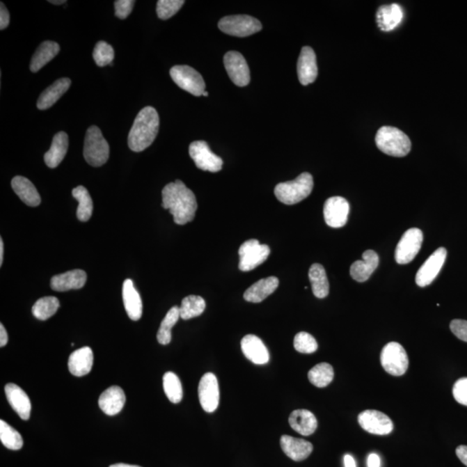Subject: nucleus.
<instances>
[{
  "instance_id": "nucleus-15",
  "label": "nucleus",
  "mask_w": 467,
  "mask_h": 467,
  "mask_svg": "<svg viewBox=\"0 0 467 467\" xmlns=\"http://www.w3.org/2000/svg\"><path fill=\"white\" fill-rule=\"evenodd\" d=\"M224 67L228 74L238 87H245L251 81V71L244 56L237 52H230L224 56Z\"/></svg>"
},
{
  "instance_id": "nucleus-7",
  "label": "nucleus",
  "mask_w": 467,
  "mask_h": 467,
  "mask_svg": "<svg viewBox=\"0 0 467 467\" xmlns=\"http://www.w3.org/2000/svg\"><path fill=\"white\" fill-rule=\"evenodd\" d=\"M219 27L224 33L238 38L248 37L262 29L258 19L248 15L224 17L219 21Z\"/></svg>"
},
{
  "instance_id": "nucleus-17",
  "label": "nucleus",
  "mask_w": 467,
  "mask_h": 467,
  "mask_svg": "<svg viewBox=\"0 0 467 467\" xmlns=\"http://www.w3.org/2000/svg\"><path fill=\"white\" fill-rule=\"evenodd\" d=\"M299 83L304 86L315 81L318 77V66L315 51L311 47L306 46L301 49L297 65Z\"/></svg>"
},
{
  "instance_id": "nucleus-55",
  "label": "nucleus",
  "mask_w": 467,
  "mask_h": 467,
  "mask_svg": "<svg viewBox=\"0 0 467 467\" xmlns=\"http://www.w3.org/2000/svg\"><path fill=\"white\" fill-rule=\"evenodd\" d=\"M203 95L206 96L207 97V96H209V93L205 91Z\"/></svg>"
},
{
  "instance_id": "nucleus-2",
  "label": "nucleus",
  "mask_w": 467,
  "mask_h": 467,
  "mask_svg": "<svg viewBox=\"0 0 467 467\" xmlns=\"http://www.w3.org/2000/svg\"><path fill=\"white\" fill-rule=\"evenodd\" d=\"M159 117L152 106H145L135 118L128 135V145L132 151L140 152L149 148L159 133Z\"/></svg>"
},
{
  "instance_id": "nucleus-52",
  "label": "nucleus",
  "mask_w": 467,
  "mask_h": 467,
  "mask_svg": "<svg viewBox=\"0 0 467 467\" xmlns=\"http://www.w3.org/2000/svg\"><path fill=\"white\" fill-rule=\"evenodd\" d=\"M3 261V239L0 238V266H2Z\"/></svg>"
},
{
  "instance_id": "nucleus-51",
  "label": "nucleus",
  "mask_w": 467,
  "mask_h": 467,
  "mask_svg": "<svg viewBox=\"0 0 467 467\" xmlns=\"http://www.w3.org/2000/svg\"><path fill=\"white\" fill-rule=\"evenodd\" d=\"M345 467H356L354 458L350 454H345L344 457Z\"/></svg>"
},
{
  "instance_id": "nucleus-22",
  "label": "nucleus",
  "mask_w": 467,
  "mask_h": 467,
  "mask_svg": "<svg viewBox=\"0 0 467 467\" xmlns=\"http://www.w3.org/2000/svg\"><path fill=\"white\" fill-rule=\"evenodd\" d=\"M280 447L285 454L294 461H304L313 450L311 442L290 436H281Z\"/></svg>"
},
{
  "instance_id": "nucleus-5",
  "label": "nucleus",
  "mask_w": 467,
  "mask_h": 467,
  "mask_svg": "<svg viewBox=\"0 0 467 467\" xmlns=\"http://www.w3.org/2000/svg\"><path fill=\"white\" fill-rule=\"evenodd\" d=\"M84 155L89 165L99 167L109 158V145L102 131L96 126L88 128L85 137Z\"/></svg>"
},
{
  "instance_id": "nucleus-19",
  "label": "nucleus",
  "mask_w": 467,
  "mask_h": 467,
  "mask_svg": "<svg viewBox=\"0 0 467 467\" xmlns=\"http://www.w3.org/2000/svg\"><path fill=\"white\" fill-rule=\"evenodd\" d=\"M5 391L7 401L20 418L24 420H29L31 402L26 392L14 383L6 384Z\"/></svg>"
},
{
  "instance_id": "nucleus-29",
  "label": "nucleus",
  "mask_w": 467,
  "mask_h": 467,
  "mask_svg": "<svg viewBox=\"0 0 467 467\" xmlns=\"http://www.w3.org/2000/svg\"><path fill=\"white\" fill-rule=\"evenodd\" d=\"M12 187L24 204L31 207H37L41 204V198L34 184L22 176L13 177Z\"/></svg>"
},
{
  "instance_id": "nucleus-13",
  "label": "nucleus",
  "mask_w": 467,
  "mask_h": 467,
  "mask_svg": "<svg viewBox=\"0 0 467 467\" xmlns=\"http://www.w3.org/2000/svg\"><path fill=\"white\" fill-rule=\"evenodd\" d=\"M447 255V249L441 247L430 255V258L424 262L416 274L415 283L417 286L425 287L436 280L444 265Z\"/></svg>"
},
{
  "instance_id": "nucleus-9",
  "label": "nucleus",
  "mask_w": 467,
  "mask_h": 467,
  "mask_svg": "<svg viewBox=\"0 0 467 467\" xmlns=\"http://www.w3.org/2000/svg\"><path fill=\"white\" fill-rule=\"evenodd\" d=\"M174 83L184 90L195 96H201L205 92L204 78L193 68L177 65L170 70Z\"/></svg>"
},
{
  "instance_id": "nucleus-53",
  "label": "nucleus",
  "mask_w": 467,
  "mask_h": 467,
  "mask_svg": "<svg viewBox=\"0 0 467 467\" xmlns=\"http://www.w3.org/2000/svg\"><path fill=\"white\" fill-rule=\"evenodd\" d=\"M109 467H141V466L123 464V463H119V464L112 465L110 466Z\"/></svg>"
},
{
  "instance_id": "nucleus-20",
  "label": "nucleus",
  "mask_w": 467,
  "mask_h": 467,
  "mask_svg": "<svg viewBox=\"0 0 467 467\" xmlns=\"http://www.w3.org/2000/svg\"><path fill=\"white\" fill-rule=\"evenodd\" d=\"M87 281V274L84 270L76 269L52 277L51 287L56 292L81 290Z\"/></svg>"
},
{
  "instance_id": "nucleus-12",
  "label": "nucleus",
  "mask_w": 467,
  "mask_h": 467,
  "mask_svg": "<svg viewBox=\"0 0 467 467\" xmlns=\"http://www.w3.org/2000/svg\"><path fill=\"white\" fill-rule=\"evenodd\" d=\"M358 422L366 432L377 436H387L394 429L390 417L377 410H365L359 413Z\"/></svg>"
},
{
  "instance_id": "nucleus-40",
  "label": "nucleus",
  "mask_w": 467,
  "mask_h": 467,
  "mask_svg": "<svg viewBox=\"0 0 467 467\" xmlns=\"http://www.w3.org/2000/svg\"><path fill=\"white\" fill-rule=\"evenodd\" d=\"M0 440L2 444L10 450H19L24 445L21 434L3 420H0Z\"/></svg>"
},
{
  "instance_id": "nucleus-46",
  "label": "nucleus",
  "mask_w": 467,
  "mask_h": 467,
  "mask_svg": "<svg viewBox=\"0 0 467 467\" xmlns=\"http://www.w3.org/2000/svg\"><path fill=\"white\" fill-rule=\"evenodd\" d=\"M452 333L456 337L464 342H467V322L463 319H454L450 324Z\"/></svg>"
},
{
  "instance_id": "nucleus-25",
  "label": "nucleus",
  "mask_w": 467,
  "mask_h": 467,
  "mask_svg": "<svg viewBox=\"0 0 467 467\" xmlns=\"http://www.w3.org/2000/svg\"><path fill=\"white\" fill-rule=\"evenodd\" d=\"M94 363V354L91 348L83 347L74 351L69 358L70 372L73 376L84 377L91 372Z\"/></svg>"
},
{
  "instance_id": "nucleus-26",
  "label": "nucleus",
  "mask_w": 467,
  "mask_h": 467,
  "mask_svg": "<svg viewBox=\"0 0 467 467\" xmlns=\"http://www.w3.org/2000/svg\"><path fill=\"white\" fill-rule=\"evenodd\" d=\"M404 19L402 7L397 3H390L379 7L377 13V26L383 31L395 29Z\"/></svg>"
},
{
  "instance_id": "nucleus-24",
  "label": "nucleus",
  "mask_w": 467,
  "mask_h": 467,
  "mask_svg": "<svg viewBox=\"0 0 467 467\" xmlns=\"http://www.w3.org/2000/svg\"><path fill=\"white\" fill-rule=\"evenodd\" d=\"M126 395L122 388L112 386L106 390L99 398V407L108 415H116L122 410Z\"/></svg>"
},
{
  "instance_id": "nucleus-36",
  "label": "nucleus",
  "mask_w": 467,
  "mask_h": 467,
  "mask_svg": "<svg viewBox=\"0 0 467 467\" xmlns=\"http://www.w3.org/2000/svg\"><path fill=\"white\" fill-rule=\"evenodd\" d=\"M180 318V308L178 306H173L167 312L165 318L162 320L161 324L157 334L159 343L160 345H166L172 341V329L178 319Z\"/></svg>"
},
{
  "instance_id": "nucleus-14",
  "label": "nucleus",
  "mask_w": 467,
  "mask_h": 467,
  "mask_svg": "<svg viewBox=\"0 0 467 467\" xmlns=\"http://www.w3.org/2000/svg\"><path fill=\"white\" fill-rule=\"evenodd\" d=\"M198 397L203 409L207 413H213L219 407V385L213 373H206L203 376L198 385Z\"/></svg>"
},
{
  "instance_id": "nucleus-28",
  "label": "nucleus",
  "mask_w": 467,
  "mask_h": 467,
  "mask_svg": "<svg viewBox=\"0 0 467 467\" xmlns=\"http://www.w3.org/2000/svg\"><path fill=\"white\" fill-rule=\"evenodd\" d=\"M278 287H279L278 278L274 276L265 278V279L258 280L246 290L244 295V299L251 303L262 302L272 294Z\"/></svg>"
},
{
  "instance_id": "nucleus-37",
  "label": "nucleus",
  "mask_w": 467,
  "mask_h": 467,
  "mask_svg": "<svg viewBox=\"0 0 467 467\" xmlns=\"http://www.w3.org/2000/svg\"><path fill=\"white\" fill-rule=\"evenodd\" d=\"M334 377V370L333 366L327 363H319L315 365L308 372V379L310 383L318 388H324L328 386Z\"/></svg>"
},
{
  "instance_id": "nucleus-47",
  "label": "nucleus",
  "mask_w": 467,
  "mask_h": 467,
  "mask_svg": "<svg viewBox=\"0 0 467 467\" xmlns=\"http://www.w3.org/2000/svg\"><path fill=\"white\" fill-rule=\"evenodd\" d=\"M10 14L8 10L6 9L5 5L1 3V8H0V29H6L9 26Z\"/></svg>"
},
{
  "instance_id": "nucleus-42",
  "label": "nucleus",
  "mask_w": 467,
  "mask_h": 467,
  "mask_svg": "<svg viewBox=\"0 0 467 467\" xmlns=\"http://www.w3.org/2000/svg\"><path fill=\"white\" fill-rule=\"evenodd\" d=\"M294 347L296 351L311 354L318 350V343L311 334L301 331L294 337Z\"/></svg>"
},
{
  "instance_id": "nucleus-49",
  "label": "nucleus",
  "mask_w": 467,
  "mask_h": 467,
  "mask_svg": "<svg viewBox=\"0 0 467 467\" xmlns=\"http://www.w3.org/2000/svg\"><path fill=\"white\" fill-rule=\"evenodd\" d=\"M367 466L381 467V458L377 454H370L367 459Z\"/></svg>"
},
{
  "instance_id": "nucleus-31",
  "label": "nucleus",
  "mask_w": 467,
  "mask_h": 467,
  "mask_svg": "<svg viewBox=\"0 0 467 467\" xmlns=\"http://www.w3.org/2000/svg\"><path fill=\"white\" fill-rule=\"evenodd\" d=\"M70 85V78H61V79L56 81L52 86L46 88L42 93L40 97L38 98L37 104L38 109L45 110L52 108L65 94Z\"/></svg>"
},
{
  "instance_id": "nucleus-6",
  "label": "nucleus",
  "mask_w": 467,
  "mask_h": 467,
  "mask_svg": "<svg viewBox=\"0 0 467 467\" xmlns=\"http://www.w3.org/2000/svg\"><path fill=\"white\" fill-rule=\"evenodd\" d=\"M381 363L385 372L392 376L404 375L409 368V356L402 345L397 342L387 344L381 353Z\"/></svg>"
},
{
  "instance_id": "nucleus-8",
  "label": "nucleus",
  "mask_w": 467,
  "mask_h": 467,
  "mask_svg": "<svg viewBox=\"0 0 467 467\" xmlns=\"http://www.w3.org/2000/svg\"><path fill=\"white\" fill-rule=\"evenodd\" d=\"M270 254V248L266 244H260L256 239L245 242L239 248V269L242 272H248L255 269L266 261Z\"/></svg>"
},
{
  "instance_id": "nucleus-44",
  "label": "nucleus",
  "mask_w": 467,
  "mask_h": 467,
  "mask_svg": "<svg viewBox=\"0 0 467 467\" xmlns=\"http://www.w3.org/2000/svg\"><path fill=\"white\" fill-rule=\"evenodd\" d=\"M452 395L459 404L467 406V377L456 381L452 388Z\"/></svg>"
},
{
  "instance_id": "nucleus-18",
  "label": "nucleus",
  "mask_w": 467,
  "mask_h": 467,
  "mask_svg": "<svg viewBox=\"0 0 467 467\" xmlns=\"http://www.w3.org/2000/svg\"><path fill=\"white\" fill-rule=\"evenodd\" d=\"M242 351L249 361L262 365L269 362V352L261 338L255 335H247L242 338Z\"/></svg>"
},
{
  "instance_id": "nucleus-23",
  "label": "nucleus",
  "mask_w": 467,
  "mask_h": 467,
  "mask_svg": "<svg viewBox=\"0 0 467 467\" xmlns=\"http://www.w3.org/2000/svg\"><path fill=\"white\" fill-rule=\"evenodd\" d=\"M122 297L125 309L128 317L134 322L140 319L143 313V304L140 294L134 287L133 281L127 279L124 281Z\"/></svg>"
},
{
  "instance_id": "nucleus-38",
  "label": "nucleus",
  "mask_w": 467,
  "mask_h": 467,
  "mask_svg": "<svg viewBox=\"0 0 467 467\" xmlns=\"http://www.w3.org/2000/svg\"><path fill=\"white\" fill-rule=\"evenodd\" d=\"M60 306L58 298L48 296L39 299L32 308V313L39 320H47L55 315Z\"/></svg>"
},
{
  "instance_id": "nucleus-41",
  "label": "nucleus",
  "mask_w": 467,
  "mask_h": 467,
  "mask_svg": "<svg viewBox=\"0 0 467 467\" xmlns=\"http://www.w3.org/2000/svg\"><path fill=\"white\" fill-rule=\"evenodd\" d=\"M93 58L99 67H104L112 64L115 58V51L108 42L100 41L95 45Z\"/></svg>"
},
{
  "instance_id": "nucleus-27",
  "label": "nucleus",
  "mask_w": 467,
  "mask_h": 467,
  "mask_svg": "<svg viewBox=\"0 0 467 467\" xmlns=\"http://www.w3.org/2000/svg\"><path fill=\"white\" fill-rule=\"evenodd\" d=\"M290 424L292 429L301 436H311L318 427V420L308 409H297L292 412Z\"/></svg>"
},
{
  "instance_id": "nucleus-10",
  "label": "nucleus",
  "mask_w": 467,
  "mask_h": 467,
  "mask_svg": "<svg viewBox=\"0 0 467 467\" xmlns=\"http://www.w3.org/2000/svg\"><path fill=\"white\" fill-rule=\"evenodd\" d=\"M422 230L412 228L406 231L395 248V261L401 265L411 262L422 248Z\"/></svg>"
},
{
  "instance_id": "nucleus-30",
  "label": "nucleus",
  "mask_w": 467,
  "mask_h": 467,
  "mask_svg": "<svg viewBox=\"0 0 467 467\" xmlns=\"http://www.w3.org/2000/svg\"><path fill=\"white\" fill-rule=\"evenodd\" d=\"M69 148V137L64 132H59L53 138L51 148L45 155V161L49 168H56L65 157Z\"/></svg>"
},
{
  "instance_id": "nucleus-3",
  "label": "nucleus",
  "mask_w": 467,
  "mask_h": 467,
  "mask_svg": "<svg viewBox=\"0 0 467 467\" xmlns=\"http://www.w3.org/2000/svg\"><path fill=\"white\" fill-rule=\"evenodd\" d=\"M376 144L385 155L397 158L407 156L411 150L408 135L394 127H381L376 135Z\"/></svg>"
},
{
  "instance_id": "nucleus-45",
  "label": "nucleus",
  "mask_w": 467,
  "mask_h": 467,
  "mask_svg": "<svg viewBox=\"0 0 467 467\" xmlns=\"http://www.w3.org/2000/svg\"><path fill=\"white\" fill-rule=\"evenodd\" d=\"M134 3V0H116L115 2L116 17L120 19H126L133 10Z\"/></svg>"
},
{
  "instance_id": "nucleus-50",
  "label": "nucleus",
  "mask_w": 467,
  "mask_h": 467,
  "mask_svg": "<svg viewBox=\"0 0 467 467\" xmlns=\"http://www.w3.org/2000/svg\"><path fill=\"white\" fill-rule=\"evenodd\" d=\"M8 343V334L3 324H0V347H6Z\"/></svg>"
},
{
  "instance_id": "nucleus-54",
  "label": "nucleus",
  "mask_w": 467,
  "mask_h": 467,
  "mask_svg": "<svg viewBox=\"0 0 467 467\" xmlns=\"http://www.w3.org/2000/svg\"><path fill=\"white\" fill-rule=\"evenodd\" d=\"M49 3H53V5H62V3H65L66 1L65 0H59V1H55V0H51V1H49Z\"/></svg>"
},
{
  "instance_id": "nucleus-4",
  "label": "nucleus",
  "mask_w": 467,
  "mask_h": 467,
  "mask_svg": "<svg viewBox=\"0 0 467 467\" xmlns=\"http://www.w3.org/2000/svg\"><path fill=\"white\" fill-rule=\"evenodd\" d=\"M312 176L308 173H304L294 180L277 184L274 194L280 202L292 205L308 198L312 193Z\"/></svg>"
},
{
  "instance_id": "nucleus-39",
  "label": "nucleus",
  "mask_w": 467,
  "mask_h": 467,
  "mask_svg": "<svg viewBox=\"0 0 467 467\" xmlns=\"http://www.w3.org/2000/svg\"><path fill=\"white\" fill-rule=\"evenodd\" d=\"M163 387L169 401L173 404H180L183 398V388L175 373L169 372L164 375Z\"/></svg>"
},
{
  "instance_id": "nucleus-32",
  "label": "nucleus",
  "mask_w": 467,
  "mask_h": 467,
  "mask_svg": "<svg viewBox=\"0 0 467 467\" xmlns=\"http://www.w3.org/2000/svg\"><path fill=\"white\" fill-rule=\"evenodd\" d=\"M59 52L60 46L58 42L53 41L42 42L35 51L34 56H32L30 70L33 73L38 72L46 64L51 62L58 54Z\"/></svg>"
},
{
  "instance_id": "nucleus-1",
  "label": "nucleus",
  "mask_w": 467,
  "mask_h": 467,
  "mask_svg": "<svg viewBox=\"0 0 467 467\" xmlns=\"http://www.w3.org/2000/svg\"><path fill=\"white\" fill-rule=\"evenodd\" d=\"M162 206L169 209L178 225H184L193 221L198 209L197 199L193 191L181 180L166 184L162 191Z\"/></svg>"
},
{
  "instance_id": "nucleus-48",
  "label": "nucleus",
  "mask_w": 467,
  "mask_h": 467,
  "mask_svg": "<svg viewBox=\"0 0 467 467\" xmlns=\"http://www.w3.org/2000/svg\"><path fill=\"white\" fill-rule=\"evenodd\" d=\"M456 454H457L458 458L461 459L463 464L467 466V445H459L456 449Z\"/></svg>"
},
{
  "instance_id": "nucleus-21",
  "label": "nucleus",
  "mask_w": 467,
  "mask_h": 467,
  "mask_svg": "<svg viewBox=\"0 0 467 467\" xmlns=\"http://www.w3.org/2000/svg\"><path fill=\"white\" fill-rule=\"evenodd\" d=\"M379 265V256L377 252L366 251L362 261H356L351 267V276L358 283H365L370 279Z\"/></svg>"
},
{
  "instance_id": "nucleus-43",
  "label": "nucleus",
  "mask_w": 467,
  "mask_h": 467,
  "mask_svg": "<svg viewBox=\"0 0 467 467\" xmlns=\"http://www.w3.org/2000/svg\"><path fill=\"white\" fill-rule=\"evenodd\" d=\"M184 3L183 0H159L157 3V14L160 19H168L175 15Z\"/></svg>"
},
{
  "instance_id": "nucleus-16",
  "label": "nucleus",
  "mask_w": 467,
  "mask_h": 467,
  "mask_svg": "<svg viewBox=\"0 0 467 467\" xmlns=\"http://www.w3.org/2000/svg\"><path fill=\"white\" fill-rule=\"evenodd\" d=\"M349 212L350 205L344 198L333 197L324 203V216L328 226L335 229L344 227L347 223Z\"/></svg>"
},
{
  "instance_id": "nucleus-34",
  "label": "nucleus",
  "mask_w": 467,
  "mask_h": 467,
  "mask_svg": "<svg viewBox=\"0 0 467 467\" xmlns=\"http://www.w3.org/2000/svg\"><path fill=\"white\" fill-rule=\"evenodd\" d=\"M72 196L79 203L77 207V219L81 222H88L90 219L93 209H94L92 198L88 193V191L86 188L80 185V187L73 189Z\"/></svg>"
},
{
  "instance_id": "nucleus-11",
  "label": "nucleus",
  "mask_w": 467,
  "mask_h": 467,
  "mask_svg": "<svg viewBox=\"0 0 467 467\" xmlns=\"http://www.w3.org/2000/svg\"><path fill=\"white\" fill-rule=\"evenodd\" d=\"M189 152L198 168L210 173H217L222 170L223 159L212 152L205 141L192 142Z\"/></svg>"
},
{
  "instance_id": "nucleus-35",
  "label": "nucleus",
  "mask_w": 467,
  "mask_h": 467,
  "mask_svg": "<svg viewBox=\"0 0 467 467\" xmlns=\"http://www.w3.org/2000/svg\"><path fill=\"white\" fill-rule=\"evenodd\" d=\"M206 303L200 296L190 295L182 301L180 318L184 320L196 318L205 312Z\"/></svg>"
},
{
  "instance_id": "nucleus-33",
  "label": "nucleus",
  "mask_w": 467,
  "mask_h": 467,
  "mask_svg": "<svg viewBox=\"0 0 467 467\" xmlns=\"http://www.w3.org/2000/svg\"><path fill=\"white\" fill-rule=\"evenodd\" d=\"M309 280L311 281L313 294L317 298L324 299L329 294V281L324 267L320 264L315 263L310 267Z\"/></svg>"
}]
</instances>
